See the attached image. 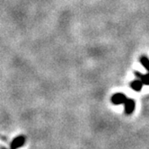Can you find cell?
<instances>
[{
    "label": "cell",
    "mask_w": 149,
    "mask_h": 149,
    "mask_svg": "<svg viewBox=\"0 0 149 149\" xmlns=\"http://www.w3.org/2000/svg\"><path fill=\"white\" fill-rule=\"evenodd\" d=\"M127 97L124 93H115L112 95L111 97V102L115 105H120V104H124L125 102L127 101Z\"/></svg>",
    "instance_id": "1"
},
{
    "label": "cell",
    "mask_w": 149,
    "mask_h": 149,
    "mask_svg": "<svg viewBox=\"0 0 149 149\" xmlns=\"http://www.w3.org/2000/svg\"><path fill=\"white\" fill-rule=\"evenodd\" d=\"M25 142V137L24 136H19L15 137L11 143V149H18L23 146Z\"/></svg>",
    "instance_id": "2"
},
{
    "label": "cell",
    "mask_w": 149,
    "mask_h": 149,
    "mask_svg": "<svg viewBox=\"0 0 149 149\" xmlns=\"http://www.w3.org/2000/svg\"><path fill=\"white\" fill-rule=\"evenodd\" d=\"M125 112L126 114H131L135 110V101L133 99H127L125 102Z\"/></svg>",
    "instance_id": "3"
},
{
    "label": "cell",
    "mask_w": 149,
    "mask_h": 149,
    "mask_svg": "<svg viewBox=\"0 0 149 149\" xmlns=\"http://www.w3.org/2000/svg\"><path fill=\"white\" fill-rule=\"evenodd\" d=\"M135 76L142 81V83L146 86H149V73H147L146 74H141L139 72H135Z\"/></svg>",
    "instance_id": "4"
},
{
    "label": "cell",
    "mask_w": 149,
    "mask_h": 149,
    "mask_svg": "<svg viewBox=\"0 0 149 149\" xmlns=\"http://www.w3.org/2000/svg\"><path fill=\"white\" fill-rule=\"evenodd\" d=\"M143 83H142V81L140 80V79H136V80H134L131 84H130V86H131V88L134 90V91H136V92H139V91H141V89H142V87H143Z\"/></svg>",
    "instance_id": "5"
},
{
    "label": "cell",
    "mask_w": 149,
    "mask_h": 149,
    "mask_svg": "<svg viewBox=\"0 0 149 149\" xmlns=\"http://www.w3.org/2000/svg\"><path fill=\"white\" fill-rule=\"evenodd\" d=\"M140 62L143 65V67L147 70V72L149 73V58L146 56H142L140 58Z\"/></svg>",
    "instance_id": "6"
}]
</instances>
